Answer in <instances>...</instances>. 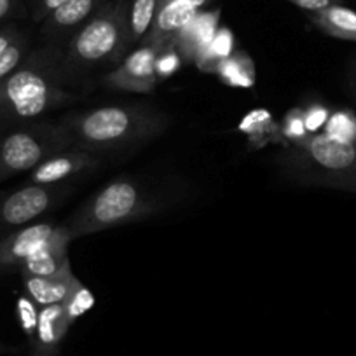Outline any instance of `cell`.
Here are the masks:
<instances>
[{
  "mask_svg": "<svg viewBox=\"0 0 356 356\" xmlns=\"http://www.w3.org/2000/svg\"><path fill=\"white\" fill-rule=\"evenodd\" d=\"M67 84L61 44L30 49L22 65L0 82V124L33 122L74 104L79 97Z\"/></svg>",
  "mask_w": 356,
  "mask_h": 356,
  "instance_id": "cell-1",
  "label": "cell"
},
{
  "mask_svg": "<svg viewBox=\"0 0 356 356\" xmlns=\"http://www.w3.org/2000/svg\"><path fill=\"white\" fill-rule=\"evenodd\" d=\"M61 122L70 129L75 145L105 154L157 138L170 126V115L149 104H124L74 112Z\"/></svg>",
  "mask_w": 356,
  "mask_h": 356,
  "instance_id": "cell-2",
  "label": "cell"
},
{
  "mask_svg": "<svg viewBox=\"0 0 356 356\" xmlns=\"http://www.w3.org/2000/svg\"><path fill=\"white\" fill-rule=\"evenodd\" d=\"M168 191L157 189L138 177H118L89 196L63 227L72 239L121 225L135 224L166 210Z\"/></svg>",
  "mask_w": 356,
  "mask_h": 356,
  "instance_id": "cell-3",
  "label": "cell"
},
{
  "mask_svg": "<svg viewBox=\"0 0 356 356\" xmlns=\"http://www.w3.org/2000/svg\"><path fill=\"white\" fill-rule=\"evenodd\" d=\"M129 0L107 4L77 30L63 47V68L68 82H77L104 68H115L129 51Z\"/></svg>",
  "mask_w": 356,
  "mask_h": 356,
  "instance_id": "cell-4",
  "label": "cell"
},
{
  "mask_svg": "<svg viewBox=\"0 0 356 356\" xmlns=\"http://www.w3.org/2000/svg\"><path fill=\"white\" fill-rule=\"evenodd\" d=\"M276 164L290 182L356 194V142L321 131L283 147Z\"/></svg>",
  "mask_w": 356,
  "mask_h": 356,
  "instance_id": "cell-5",
  "label": "cell"
},
{
  "mask_svg": "<svg viewBox=\"0 0 356 356\" xmlns=\"http://www.w3.org/2000/svg\"><path fill=\"white\" fill-rule=\"evenodd\" d=\"M70 147H75V140L61 121L25 122L0 138V182L32 171L47 157Z\"/></svg>",
  "mask_w": 356,
  "mask_h": 356,
  "instance_id": "cell-6",
  "label": "cell"
},
{
  "mask_svg": "<svg viewBox=\"0 0 356 356\" xmlns=\"http://www.w3.org/2000/svg\"><path fill=\"white\" fill-rule=\"evenodd\" d=\"M70 194L65 184L39 186L26 184L19 189L0 196V238L9 232L33 224L49 210L56 208Z\"/></svg>",
  "mask_w": 356,
  "mask_h": 356,
  "instance_id": "cell-7",
  "label": "cell"
},
{
  "mask_svg": "<svg viewBox=\"0 0 356 356\" xmlns=\"http://www.w3.org/2000/svg\"><path fill=\"white\" fill-rule=\"evenodd\" d=\"M159 49L154 44H140L126 54L118 67L104 75V86L124 93H152L159 82L156 77V56Z\"/></svg>",
  "mask_w": 356,
  "mask_h": 356,
  "instance_id": "cell-8",
  "label": "cell"
},
{
  "mask_svg": "<svg viewBox=\"0 0 356 356\" xmlns=\"http://www.w3.org/2000/svg\"><path fill=\"white\" fill-rule=\"evenodd\" d=\"M61 224L33 222L0 238V276L19 267L60 232Z\"/></svg>",
  "mask_w": 356,
  "mask_h": 356,
  "instance_id": "cell-9",
  "label": "cell"
},
{
  "mask_svg": "<svg viewBox=\"0 0 356 356\" xmlns=\"http://www.w3.org/2000/svg\"><path fill=\"white\" fill-rule=\"evenodd\" d=\"M102 163L100 154L89 152L81 147H70L56 152L54 156L47 157L46 161L30 171L29 184H39V186H56L65 184L70 178L84 175L88 171L98 168Z\"/></svg>",
  "mask_w": 356,
  "mask_h": 356,
  "instance_id": "cell-10",
  "label": "cell"
},
{
  "mask_svg": "<svg viewBox=\"0 0 356 356\" xmlns=\"http://www.w3.org/2000/svg\"><path fill=\"white\" fill-rule=\"evenodd\" d=\"M208 2L210 0H157L152 29L142 44H154L157 47L175 44L178 33L200 15Z\"/></svg>",
  "mask_w": 356,
  "mask_h": 356,
  "instance_id": "cell-11",
  "label": "cell"
},
{
  "mask_svg": "<svg viewBox=\"0 0 356 356\" xmlns=\"http://www.w3.org/2000/svg\"><path fill=\"white\" fill-rule=\"evenodd\" d=\"M108 0H67L40 23V33L51 44H60L72 37L81 26L93 18Z\"/></svg>",
  "mask_w": 356,
  "mask_h": 356,
  "instance_id": "cell-12",
  "label": "cell"
},
{
  "mask_svg": "<svg viewBox=\"0 0 356 356\" xmlns=\"http://www.w3.org/2000/svg\"><path fill=\"white\" fill-rule=\"evenodd\" d=\"M220 9L213 11H201L182 32L175 39V47L182 58L184 63L196 65L201 54L213 40L220 29Z\"/></svg>",
  "mask_w": 356,
  "mask_h": 356,
  "instance_id": "cell-13",
  "label": "cell"
},
{
  "mask_svg": "<svg viewBox=\"0 0 356 356\" xmlns=\"http://www.w3.org/2000/svg\"><path fill=\"white\" fill-rule=\"evenodd\" d=\"M70 241L72 238L61 224L60 232L19 267V276H54L63 271L65 267L70 266L68 259Z\"/></svg>",
  "mask_w": 356,
  "mask_h": 356,
  "instance_id": "cell-14",
  "label": "cell"
},
{
  "mask_svg": "<svg viewBox=\"0 0 356 356\" xmlns=\"http://www.w3.org/2000/svg\"><path fill=\"white\" fill-rule=\"evenodd\" d=\"M25 293L39 307L61 304L68 293L77 285L79 278L72 271V266H67L61 273L54 276H22Z\"/></svg>",
  "mask_w": 356,
  "mask_h": 356,
  "instance_id": "cell-15",
  "label": "cell"
},
{
  "mask_svg": "<svg viewBox=\"0 0 356 356\" xmlns=\"http://www.w3.org/2000/svg\"><path fill=\"white\" fill-rule=\"evenodd\" d=\"M70 327L72 325L61 304L40 307L35 341L32 342L35 348V356H53Z\"/></svg>",
  "mask_w": 356,
  "mask_h": 356,
  "instance_id": "cell-16",
  "label": "cell"
},
{
  "mask_svg": "<svg viewBox=\"0 0 356 356\" xmlns=\"http://www.w3.org/2000/svg\"><path fill=\"white\" fill-rule=\"evenodd\" d=\"M239 131L246 136L252 150L262 149L271 143H278L283 147L289 145L282 135L280 122L266 108H253L252 112H248L239 122Z\"/></svg>",
  "mask_w": 356,
  "mask_h": 356,
  "instance_id": "cell-17",
  "label": "cell"
},
{
  "mask_svg": "<svg viewBox=\"0 0 356 356\" xmlns=\"http://www.w3.org/2000/svg\"><path fill=\"white\" fill-rule=\"evenodd\" d=\"M309 22L327 35L339 40L356 42V11L337 4L318 13H307Z\"/></svg>",
  "mask_w": 356,
  "mask_h": 356,
  "instance_id": "cell-18",
  "label": "cell"
},
{
  "mask_svg": "<svg viewBox=\"0 0 356 356\" xmlns=\"http://www.w3.org/2000/svg\"><path fill=\"white\" fill-rule=\"evenodd\" d=\"M30 37L16 25L0 26V82L6 81L30 53Z\"/></svg>",
  "mask_w": 356,
  "mask_h": 356,
  "instance_id": "cell-19",
  "label": "cell"
},
{
  "mask_svg": "<svg viewBox=\"0 0 356 356\" xmlns=\"http://www.w3.org/2000/svg\"><path fill=\"white\" fill-rule=\"evenodd\" d=\"M215 75H218L222 84L231 88H253L257 81L255 61L245 51H234L231 56L222 61Z\"/></svg>",
  "mask_w": 356,
  "mask_h": 356,
  "instance_id": "cell-20",
  "label": "cell"
},
{
  "mask_svg": "<svg viewBox=\"0 0 356 356\" xmlns=\"http://www.w3.org/2000/svg\"><path fill=\"white\" fill-rule=\"evenodd\" d=\"M157 0H129L128 6V33L131 47H138L149 35L156 18Z\"/></svg>",
  "mask_w": 356,
  "mask_h": 356,
  "instance_id": "cell-21",
  "label": "cell"
},
{
  "mask_svg": "<svg viewBox=\"0 0 356 356\" xmlns=\"http://www.w3.org/2000/svg\"><path fill=\"white\" fill-rule=\"evenodd\" d=\"M232 53H234V35L229 29H218L217 35L196 61V67L204 74H215L222 61Z\"/></svg>",
  "mask_w": 356,
  "mask_h": 356,
  "instance_id": "cell-22",
  "label": "cell"
},
{
  "mask_svg": "<svg viewBox=\"0 0 356 356\" xmlns=\"http://www.w3.org/2000/svg\"><path fill=\"white\" fill-rule=\"evenodd\" d=\"M95 302H97V299H95L93 292L79 280L77 285H75L74 289H72V292L67 296V299L61 302V306H63L65 314H67L70 325H74L75 321L81 316H84L89 309H93Z\"/></svg>",
  "mask_w": 356,
  "mask_h": 356,
  "instance_id": "cell-23",
  "label": "cell"
},
{
  "mask_svg": "<svg viewBox=\"0 0 356 356\" xmlns=\"http://www.w3.org/2000/svg\"><path fill=\"white\" fill-rule=\"evenodd\" d=\"M323 133L346 142H356V114L351 108H335L330 112Z\"/></svg>",
  "mask_w": 356,
  "mask_h": 356,
  "instance_id": "cell-24",
  "label": "cell"
},
{
  "mask_svg": "<svg viewBox=\"0 0 356 356\" xmlns=\"http://www.w3.org/2000/svg\"><path fill=\"white\" fill-rule=\"evenodd\" d=\"M280 128H282V135L285 138V142L289 143H299L304 138L309 136L306 129V122H304V108L302 107H293L283 115L282 122H280Z\"/></svg>",
  "mask_w": 356,
  "mask_h": 356,
  "instance_id": "cell-25",
  "label": "cell"
},
{
  "mask_svg": "<svg viewBox=\"0 0 356 356\" xmlns=\"http://www.w3.org/2000/svg\"><path fill=\"white\" fill-rule=\"evenodd\" d=\"M184 61L178 54L175 44H168V46L161 47L159 53L156 56V77L159 82L168 81L173 77L180 68H182Z\"/></svg>",
  "mask_w": 356,
  "mask_h": 356,
  "instance_id": "cell-26",
  "label": "cell"
},
{
  "mask_svg": "<svg viewBox=\"0 0 356 356\" xmlns=\"http://www.w3.org/2000/svg\"><path fill=\"white\" fill-rule=\"evenodd\" d=\"M16 309H18V320L22 325L23 332L26 334V337L30 339V342L35 341V332H37V321H39V309L40 307L30 299L29 296H22L16 304Z\"/></svg>",
  "mask_w": 356,
  "mask_h": 356,
  "instance_id": "cell-27",
  "label": "cell"
},
{
  "mask_svg": "<svg viewBox=\"0 0 356 356\" xmlns=\"http://www.w3.org/2000/svg\"><path fill=\"white\" fill-rule=\"evenodd\" d=\"M330 108L320 102H313L307 107H304V122H306V129L309 135H316L321 133V129L327 124L328 118H330Z\"/></svg>",
  "mask_w": 356,
  "mask_h": 356,
  "instance_id": "cell-28",
  "label": "cell"
},
{
  "mask_svg": "<svg viewBox=\"0 0 356 356\" xmlns=\"http://www.w3.org/2000/svg\"><path fill=\"white\" fill-rule=\"evenodd\" d=\"M65 2H67V0H35L33 11H32L33 22L42 23L51 13L56 11V9L60 8V6H63Z\"/></svg>",
  "mask_w": 356,
  "mask_h": 356,
  "instance_id": "cell-29",
  "label": "cell"
},
{
  "mask_svg": "<svg viewBox=\"0 0 356 356\" xmlns=\"http://www.w3.org/2000/svg\"><path fill=\"white\" fill-rule=\"evenodd\" d=\"M290 4L297 6L299 9L306 13H318L323 11V9L330 8V6H337L342 4L344 0H286Z\"/></svg>",
  "mask_w": 356,
  "mask_h": 356,
  "instance_id": "cell-30",
  "label": "cell"
},
{
  "mask_svg": "<svg viewBox=\"0 0 356 356\" xmlns=\"http://www.w3.org/2000/svg\"><path fill=\"white\" fill-rule=\"evenodd\" d=\"M23 9V0H0V25L18 16Z\"/></svg>",
  "mask_w": 356,
  "mask_h": 356,
  "instance_id": "cell-31",
  "label": "cell"
},
{
  "mask_svg": "<svg viewBox=\"0 0 356 356\" xmlns=\"http://www.w3.org/2000/svg\"><path fill=\"white\" fill-rule=\"evenodd\" d=\"M349 86H351V91L356 98V56L351 61V67H349Z\"/></svg>",
  "mask_w": 356,
  "mask_h": 356,
  "instance_id": "cell-32",
  "label": "cell"
}]
</instances>
